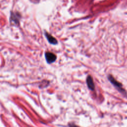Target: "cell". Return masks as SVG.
<instances>
[{"mask_svg": "<svg viewBox=\"0 0 127 127\" xmlns=\"http://www.w3.org/2000/svg\"><path fill=\"white\" fill-rule=\"evenodd\" d=\"M108 78L109 80L110 81V82L121 93H125L126 92L125 90L123 88L122 85L121 83L119 82L118 81H117L111 75H109L108 76Z\"/></svg>", "mask_w": 127, "mask_h": 127, "instance_id": "6da1fadb", "label": "cell"}, {"mask_svg": "<svg viewBox=\"0 0 127 127\" xmlns=\"http://www.w3.org/2000/svg\"><path fill=\"white\" fill-rule=\"evenodd\" d=\"M45 57L46 60L48 64H51L54 63L57 59V57L56 55H55L53 53L49 52H47L45 53Z\"/></svg>", "mask_w": 127, "mask_h": 127, "instance_id": "7a4b0ae2", "label": "cell"}, {"mask_svg": "<svg viewBox=\"0 0 127 127\" xmlns=\"http://www.w3.org/2000/svg\"><path fill=\"white\" fill-rule=\"evenodd\" d=\"M20 18V15L19 13L17 12H11L10 16V20L11 22L14 23L16 24L19 25V21Z\"/></svg>", "mask_w": 127, "mask_h": 127, "instance_id": "3957f363", "label": "cell"}, {"mask_svg": "<svg viewBox=\"0 0 127 127\" xmlns=\"http://www.w3.org/2000/svg\"><path fill=\"white\" fill-rule=\"evenodd\" d=\"M44 35L46 37L47 40L48 41L49 43L52 44V45H57L58 44V41L56 39H55L53 36L50 35L49 33L47 32L46 31L44 32Z\"/></svg>", "mask_w": 127, "mask_h": 127, "instance_id": "277c9868", "label": "cell"}, {"mask_svg": "<svg viewBox=\"0 0 127 127\" xmlns=\"http://www.w3.org/2000/svg\"><path fill=\"white\" fill-rule=\"evenodd\" d=\"M86 83L88 87L90 90H93L95 88L94 82L92 77L90 75H88L86 78Z\"/></svg>", "mask_w": 127, "mask_h": 127, "instance_id": "5b68a950", "label": "cell"}, {"mask_svg": "<svg viewBox=\"0 0 127 127\" xmlns=\"http://www.w3.org/2000/svg\"><path fill=\"white\" fill-rule=\"evenodd\" d=\"M69 127H77V126H75L74 125H73V124L69 125Z\"/></svg>", "mask_w": 127, "mask_h": 127, "instance_id": "8992f818", "label": "cell"}]
</instances>
